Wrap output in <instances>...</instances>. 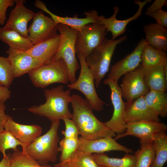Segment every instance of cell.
Instances as JSON below:
<instances>
[{"mask_svg": "<svg viewBox=\"0 0 167 167\" xmlns=\"http://www.w3.org/2000/svg\"><path fill=\"white\" fill-rule=\"evenodd\" d=\"M73 109L71 119L77 126L81 137L88 139L113 137L116 134L105 122L99 120L93 112V109L88 101L79 95L71 96Z\"/></svg>", "mask_w": 167, "mask_h": 167, "instance_id": "6da1fadb", "label": "cell"}, {"mask_svg": "<svg viewBox=\"0 0 167 167\" xmlns=\"http://www.w3.org/2000/svg\"><path fill=\"white\" fill-rule=\"evenodd\" d=\"M71 90H64L62 85L50 89H45L44 96L45 102L38 105H33L27 109L35 115L44 117L51 121L62 119L65 117L71 119L68 105L71 101Z\"/></svg>", "mask_w": 167, "mask_h": 167, "instance_id": "7a4b0ae2", "label": "cell"}, {"mask_svg": "<svg viewBox=\"0 0 167 167\" xmlns=\"http://www.w3.org/2000/svg\"><path fill=\"white\" fill-rule=\"evenodd\" d=\"M60 120L51 121L50 129L28 145L24 150L30 156L41 165L49 162L55 163L57 160L59 152V137L58 133Z\"/></svg>", "mask_w": 167, "mask_h": 167, "instance_id": "3957f363", "label": "cell"}, {"mask_svg": "<svg viewBox=\"0 0 167 167\" xmlns=\"http://www.w3.org/2000/svg\"><path fill=\"white\" fill-rule=\"evenodd\" d=\"M127 38L126 35L115 40L105 37L85 58L86 63L93 75L95 84L97 88L109 71L111 59L117 46Z\"/></svg>", "mask_w": 167, "mask_h": 167, "instance_id": "277c9868", "label": "cell"}, {"mask_svg": "<svg viewBox=\"0 0 167 167\" xmlns=\"http://www.w3.org/2000/svg\"><path fill=\"white\" fill-rule=\"evenodd\" d=\"M58 31L60 40L57 52L52 61L62 60L66 64L68 70L70 84L76 80V73L79 68L76 57L75 41L78 31L61 24H58Z\"/></svg>", "mask_w": 167, "mask_h": 167, "instance_id": "5b68a950", "label": "cell"}, {"mask_svg": "<svg viewBox=\"0 0 167 167\" xmlns=\"http://www.w3.org/2000/svg\"><path fill=\"white\" fill-rule=\"evenodd\" d=\"M28 74L34 86L41 88L55 83L66 84L69 81L67 66L62 60L53 61L43 65Z\"/></svg>", "mask_w": 167, "mask_h": 167, "instance_id": "8992f818", "label": "cell"}, {"mask_svg": "<svg viewBox=\"0 0 167 167\" xmlns=\"http://www.w3.org/2000/svg\"><path fill=\"white\" fill-rule=\"evenodd\" d=\"M76 55L80 66L79 75L74 83L67 85V86L71 90H76L82 92L93 110L101 111L103 109L105 103L100 99L97 93L93 75L86 63L85 57L80 54Z\"/></svg>", "mask_w": 167, "mask_h": 167, "instance_id": "52a82bcc", "label": "cell"}, {"mask_svg": "<svg viewBox=\"0 0 167 167\" xmlns=\"http://www.w3.org/2000/svg\"><path fill=\"white\" fill-rule=\"evenodd\" d=\"M107 30L102 24L98 22L85 25L78 31L75 41L76 55L80 54L85 58L103 41Z\"/></svg>", "mask_w": 167, "mask_h": 167, "instance_id": "ba28073f", "label": "cell"}, {"mask_svg": "<svg viewBox=\"0 0 167 167\" xmlns=\"http://www.w3.org/2000/svg\"><path fill=\"white\" fill-rule=\"evenodd\" d=\"M144 68L140 64L135 69L123 75L120 87L122 97L126 101L144 96L149 91L143 79Z\"/></svg>", "mask_w": 167, "mask_h": 167, "instance_id": "9c48e42d", "label": "cell"}, {"mask_svg": "<svg viewBox=\"0 0 167 167\" xmlns=\"http://www.w3.org/2000/svg\"><path fill=\"white\" fill-rule=\"evenodd\" d=\"M104 84L108 85L111 90L110 97L113 110L111 119L105 122L107 126L115 134H122L126 130V123L124 118L125 102L118 82L105 79Z\"/></svg>", "mask_w": 167, "mask_h": 167, "instance_id": "30bf717a", "label": "cell"}, {"mask_svg": "<svg viewBox=\"0 0 167 167\" xmlns=\"http://www.w3.org/2000/svg\"><path fill=\"white\" fill-rule=\"evenodd\" d=\"M167 126L164 123L153 121H144L126 123V130L124 133L117 134L114 139L116 140L127 136L138 138L139 141H153L157 134L166 131Z\"/></svg>", "mask_w": 167, "mask_h": 167, "instance_id": "8fae6325", "label": "cell"}, {"mask_svg": "<svg viewBox=\"0 0 167 167\" xmlns=\"http://www.w3.org/2000/svg\"><path fill=\"white\" fill-rule=\"evenodd\" d=\"M58 24L42 11L35 13L28 28V38L33 45L49 39L58 34Z\"/></svg>", "mask_w": 167, "mask_h": 167, "instance_id": "7c38bea8", "label": "cell"}, {"mask_svg": "<svg viewBox=\"0 0 167 167\" xmlns=\"http://www.w3.org/2000/svg\"><path fill=\"white\" fill-rule=\"evenodd\" d=\"M152 1V0H145L143 1L139 0L135 1L134 3L138 6L137 12L131 17L124 20H118L117 19L119 7L115 6L113 7V13L111 17L106 18L103 15L98 16V22L105 27L107 32H111L112 39H116L118 37L122 35L126 31V28L128 24L137 19L141 16L144 7L148 3H150Z\"/></svg>", "mask_w": 167, "mask_h": 167, "instance_id": "4fadbf2b", "label": "cell"}, {"mask_svg": "<svg viewBox=\"0 0 167 167\" xmlns=\"http://www.w3.org/2000/svg\"><path fill=\"white\" fill-rule=\"evenodd\" d=\"M147 44L144 39L139 41L133 51L113 65L107 80L118 82L120 77L137 68L141 63L142 50Z\"/></svg>", "mask_w": 167, "mask_h": 167, "instance_id": "5bb4252c", "label": "cell"}, {"mask_svg": "<svg viewBox=\"0 0 167 167\" xmlns=\"http://www.w3.org/2000/svg\"><path fill=\"white\" fill-rule=\"evenodd\" d=\"M15 6L10 13L4 27L14 30L23 36L28 38L27 24L35 13L24 5L25 1L15 0Z\"/></svg>", "mask_w": 167, "mask_h": 167, "instance_id": "9a60e30c", "label": "cell"}, {"mask_svg": "<svg viewBox=\"0 0 167 167\" xmlns=\"http://www.w3.org/2000/svg\"><path fill=\"white\" fill-rule=\"evenodd\" d=\"M77 150L89 154L103 153L113 151H120L126 153H132L133 150L122 145L112 137H107L94 139L79 137Z\"/></svg>", "mask_w": 167, "mask_h": 167, "instance_id": "2e32d148", "label": "cell"}, {"mask_svg": "<svg viewBox=\"0 0 167 167\" xmlns=\"http://www.w3.org/2000/svg\"><path fill=\"white\" fill-rule=\"evenodd\" d=\"M124 118L126 123L144 121H160L159 116L148 106L144 96L125 102Z\"/></svg>", "mask_w": 167, "mask_h": 167, "instance_id": "e0dca14e", "label": "cell"}, {"mask_svg": "<svg viewBox=\"0 0 167 167\" xmlns=\"http://www.w3.org/2000/svg\"><path fill=\"white\" fill-rule=\"evenodd\" d=\"M4 129L9 131L22 144V150L41 135L42 127L37 125H24L15 122L7 114Z\"/></svg>", "mask_w": 167, "mask_h": 167, "instance_id": "ac0fdd59", "label": "cell"}, {"mask_svg": "<svg viewBox=\"0 0 167 167\" xmlns=\"http://www.w3.org/2000/svg\"><path fill=\"white\" fill-rule=\"evenodd\" d=\"M6 53L11 63L15 78L29 73L43 65L41 62L26 51L9 47Z\"/></svg>", "mask_w": 167, "mask_h": 167, "instance_id": "d6986e66", "label": "cell"}, {"mask_svg": "<svg viewBox=\"0 0 167 167\" xmlns=\"http://www.w3.org/2000/svg\"><path fill=\"white\" fill-rule=\"evenodd\" d=\"M34 4L36 7L49 14L56 24L67 25L78 32L81 31L82 28L88 24L98 22V13L95 10L84 12V14L86 16L84 18H79L76 14L73 17L67 16L63 17L58 16L52 13L41 1L36 0Z\"/></svg>", "mask_w": 167, "mask_h": 167, "instance_id": "ffe728a7", "label": "cell"}, {"mask_svg": "<svg viewBox=\"0 0 167 167\" xmlns=\"http://www.w3.org/2000/svg\"><path fill=\"white\" fill-rule=\"evenodd\" d=\"M60 35H55L40 43L33 45L26 51L40 61L43 65L51 62L58 49Z\"/></svg>", "mask_w": 167, "mask_h": 167, "instance_id": "44dd1931", "label": "cell"}, {"mask_svg": "<svg viewBox=\"0 0 167 167\" xmlns=\"http://www.w3.org/2000/svg\"><path fill=\"white\" fill-rule=\"evenodd\" d=\"M143 30L148 44L165 52L167 51V29L156 23L145 25Z\"/></svg>", "mask_w": 167, "mask_h": 167, "instance_id": "7402d4cb", "label": "cell"}, {"mask_svg": "<svg viewBox=\"0 0 167 167\" xmlns=\"http://www.w3.org/2000/svg\"><path fill=\"white\" fill-rule=\"evenodd\" d=\"M143 77L150 90L166 91L167 79L165 77L163 65L144 67Z\"/></svg>", "mask_w": 167, "mask_h": 167, "instance_id": "603a6c76", "label": "cell"}, {"mask_svg": "<svg viewBox=\"0 0 167 167\" xmlns=\"http://www.w3.org/2000/svg\"><path fill=\"white\" fill-rule=\"evenodd\" d=\"M0 41L8 45L9 47L26 51L32 45L28 38L24 37L15 31L0 27Z\"/></svg>", "mask_w": 167, "mask_h": 167, "instance_id": "cb8c5ba5", "label": "cell"}, {"mask_svg": "<svg viewBox=\"0 0 167 167\" xmlns=\"http://www.w3.org/2000/svg\"><path fill=\"white\" fill-rule=\"evenodd\" d=\"M93 157L100 167H135V155L126 153L122 158L110 157L105 153H94Z\"/></svg>", "mask_w": 167, "mask_h": 167, "instance_id": "d4e9b609", "label": "cell"}, {"mask_svg": "<svg viewBox=\"0 0 167 167\" xmlns=\"http://www.w3.org/2000/svg\"><path fill=\"white\" fill-rule=\"evenodd\" d=\"M166 62L167 54L165 52L155 49L148 44L143 48L141 63L144 67L163 65Z\"/></svg>", "mask_w": 167, "mask_h": 167, "instance_id": "484cf974", "label": "cell"}, {"mask_svg": "<svg viewBox=\"0 0 167 167\" xmlns=\"http://www.w3.org/2000/svg\"><path fill=\"white\" fill-rule=\"evenodd\" d=\"M148 106L159 116H167V94L165 92L150 90L144 96Z\"/></svg>", "mask_w": 167, "mask_h": 167, "instance_id": "4316f807", "label": "cell"}, {"mask_svg": "<svg viewBox=\"0 0 167 167\" xmlns=\"http://www.w3.org/2000/svg\"><path fill=\"white\" fill-rule=\"evenodd\" d=\"M155 158L150 167H163L167 161V135L166 131L161 133L154 138Z\"/></svg>", "mask_w": 167, "mask_h": 167, "instance_id": "83f0119b", "label": "cell"}, {"mask_svg": "<svg viewBox=\"0 0 167 167\" xmlns=\"http://www.w3.org/2000/svg\"><path fill=\"white\" fill-rule=\"evenodd\" d=\"M139 142L140 148L134 154L136 157L135 167H150L155 157L153 141Z\"/></svg>", "mask_w": 167, "mask_h": 167, "instance_id": "f1b7e54d", "label": "cell"}, {"mask_svg": "<svg viewBox=\"0 0 167 167\" xmlns=\"http://www.w3.org/2000/svg\"><path fill=\"white\" fill-rule=\"evenodd\" d=\"M67 167H100L93 154L77 150L68 159L60 162Z\"/></svg>", "mask_w": 167, "mask_h": 167, "instance_id": "f546056e", "label": "cell"}, {"mask_svg": "<svg viewBox=\"0 0 167 167\" xmlns=\"http://www.w3.org/2000/svg\"><path fill=\"white\" fill-rule=\"evenodd\" d=\"M10 167H53L47 164L41 165L25 151L17 149L10 155Z\"/></svg>", "mask_w": 167, "mask_h": 167, "instance_id": "4dcf8cb0", "label": "cell"}, {"mask_svg": "<svg viewBox=\"0 0 167 167\" xmlns=\"http://www.w3.org/2000/svg\"><path fill=\"white\" fill-rule=\"evenodd\" d=\"M79 144V138H63L59 142L58 148V152H61L59 162L69 159L77 150Z\"/></svg>", "mask_w": 167, "mask_h": 167, "instance_id": "1f68e13d", "label": "cell"}, {"mask_svg": "<svg viewBox=\"0 0 167 167\" xmlns=\"http://www.w3.org/2000/svg\"><path fill=\"white\" fill-rule=\"evenodd\" d=\"M14 78L8 58L0 56V86L9 88Z\"/></svg>", "mask_w": 167, "mask_h": 167, "instance_id": "d6a6232c", "label": "cell"}, {"mask_svg": "<svg viewBox=\"0 0 167 167\" xmlns=\"http://www.w3.org/2000/svg\"><path fill=\"white\" fill-rule=\"evenodd\" d=\"M23 146L22 143L8 131L4 130L0 132V152L3 156L7 155L6 150L12 149L14 151L18 149L17 147Z\"/></svg>", "mask_w": 167, "mask_h": 167, "instance_id": "836d02e7", "label": "cell"}, {"mask_svg": "<svg viewBox=\"0 0 167 167\" xmlns=\"http://www.w3.org/2000/svg\"><path fill=\"white\" fill-rule=\"evenodd\" d=\"M65 125V129L62 134L66 138H79L80 135L79 129L74 122L71 118L65 117L62 119Z\"/></svg>", "mask_w": 167, "mask_h": 167, "instance_id": "e575fe53", "label": "cell"}, {"mask_svg": "<svg viewBox=\"0 0 167 167\" xmlns=\"http://www.w3.org/2000/svg\"><path fill=\"white\" fill-rule=\"evenodd\" d=\"M148 16L156 21V23L167 28V12L161 9L151 13Z\"/></svg>", "mask_w": 167, "mask_h": 167, "instance_id": "d590c367", "label": "cell"}, {"mask_svg": "<svg viewBox=\"0 0 167 167\" xmlns=\"http://www.w3.org/2000/svg\"><path fill=\"white\" fill-rule=\"evenodd\" d=\"M15 4V0H0V25H3L5 23L8 8L12 7Z\"/></svg>", "mask_w": 167, "mask_h": 167, "instance_id": "8d00e7d4", "label": "cell"}, {"mask_svg": "<svg viewBox=\"0 0 167 167\" xmlns=\"http://www.w3.org/2000/svg\"><path fill=\"white\" fill-rule=\"evenodd\" d=\"M166 0H155L146 9L145 14L148 15L157 10L162 9L163 6H167Z\"/></svg>", "mask_w": 167, "mask_h": 167, "instance_id": "74e56055", "label": "cell"}, {"mask_svg": "<svg viewBox=\"0 0 167 167\" xmlns=\"http://www.w3.org/2000/svg\"><path fill=\"white\" fill-rule=\"evenodd\" d=\"M4 102L0 100V132L4 130V125L7 118L5 111L6 107Z\"/></svg>", "mask_w": 167, "mask_h": 167, "instance_id": "f35d334b", "label": "cell"}, {"mask_svg": "<svg viewBox=\"0 0 167 167\" xmlns=\"http://www.w3.org/2000/svg\"><path fill=\"white\" fill-rule=\"evenodd\" d=\"M11 91L9 88L0 86V100L5 102L9 99L11 96Z\"/></svg>", "mask_w": 167, "mask_h": 167, "instance_id": "ab89813d", "label": "cell"}, {"mask_svg": "<svg viewBox=\"0 0 167 167\" xmlns=\"http://www.w3.org/2000/svg\"><path fill=\"white\" fill-rule=\"evenodd\" d=\"M10 155H7L3 156L2 160L0 162V167H10Z\"/></svg>", "mask_w": 167, "mask_h": 167, "instance_id": "60d3db41", "label": "cell"}, {"mask_svg": "<svg viewBox=\"0 0 167 167\" xmlns=\"http://www.w3.org/2000/svg\"><path fill=\"white\" fill-rule=\"evenodd\" d=\"M54 167H67L63 165L61 162L55 164L54 165Z\"/></svg>", "mask_w": 167, "mask_h": 167, "instance_id": "b9f144b4", "label": "cell"}]
</instances>
